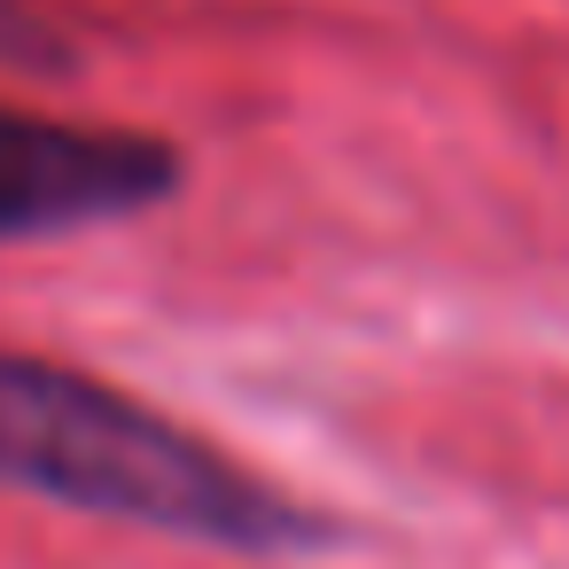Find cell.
Masks as SVG:
<instances>
[{
    "label": "cell",
    "instance_id": "6da1fadb",
    "mask_svg": "<svg viewBox=\"0 0 569 569\" xmlns=\"http://www.w3.org/2000/svg\"><path fill=\"white\" fill-rule=\"evenodd\" d=\"M0 483L56 499L71 515L133 522L157 538H196L219 553H312L336 522L289 499L250 460L219 452L149 398L32 351H0Z\"/></svg>",
    "mask_w": 569,
    "mask_h": 569
},
{
    "label": "cell",
    "instance_id": "7a4b0ae2",
    "mask_svg": "<svg viewBox=\"0 0 569 569\" xmlns=\"http://www.w3.org/2000/svg\"><path fill=\"white\" fill-rule=\"evenodd\" d=\"M180 149L141 126H79L0 102V242H56L180 196Z\"/></svg>",
    "mask_w": 569,
    "mask_h": 569
},
{
    "label": "cell",
    "instance_id": "3957f363",
    "mask_svg": "<svg viewBox=\"0 0 569 569\" xmlns=\"http://www.w3.org/2000/svg\"><path fill=\"white\" fill-rule=\"evenodd\" d=\"M0 71H40V79H56V71H79V56H71V40H63L48 17L24 9V0H0Z\"/></svg>",
    "mask_w": 569,
    "mask_h": 569
}]
</instances>
